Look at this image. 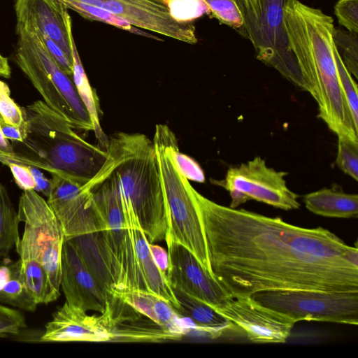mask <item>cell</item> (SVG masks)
Segmentation results:
<instances>
[{
	"instance_id": "1",
	"label": "cell",
	"mask_w": 358,
	"mask_h": 358,
	"mask_svg": "<svg viewBox=\"0 0 358 358\" xmlns=\"http://www.w3.org/2000/svg\"><path fill=\"white\" fill-rule=\"evenodd\" d=\"M192 192L213 275L231 296L275 289L358 292L357 246L320 227H297Z\"/></svg>"
},
{
	"instance_id": "2",
	"label": "cell",
	"mask_w": 358,
	"mask_h": 358,
	"mask_svg": "<svg viewBox=\"0 0 358 358\" xmlns=\"http://www.w3.org/2000/svg\"><path fill=\"white\" fill-rule=\"evenodd\" d=\"M285 29L309 92L318 106V117L338 137L358 141V126L343 91L334 55L333 18L299 0H288Z\"/></svg>"
},
{
	"instance_id": "3",
	"label": "cell",
	"mask_w": 358,
	"mask_h": 358,
	"mask_svg": "<svg viewBox=\"0 0 358 358\" xmlns=\"http://www.w3.org/2000/svg\"><path fill=\"white\" fill-rule=\"evenodd\" d=\"M27 134L12 142L22 164L56 174L82 185L105 164L108 152L85 141L59 115L38 100L22 108Z\"/></svg>"
},
{
	"instance_id": "4",
	"label": "cell",
	"mask_w": 358,
	"mask_h": 358,
	"mask_svg": "<svg viewBox=\"0 0 358 358\" xmlns=\"http://www.w3.org/2000/svg\"><path fill=\"white\" fill-rule=\"evenodd\" d=\"M108 157L99 173L114 171L120 192L151 243L165 240L169 217L154 144L141 134L109 138Z\"/></svg>"
},
{
	"instance_id": "5",
	"label": "cell",
	"mask_w": 358,
	"mask_h": 358,
	"mask_svg": "<svg viewBox=\"0 0 358 358\" xmlns=\"http://www.w3.org/2000/svg\"><path fill=\"white\" fill-rule=\"evenodd\" d=\"M153 144L158 162L168 209L169 227L166 239L188 249L213 278L199 211L193 187L180 173L172 156L176 137L166 124L155 127Z\"/></svg>"
},
{
	"instance_id": "6",
	"label": "cell",
	"mask_w": 358,
	"mask_h": 358,
	"mask_svg": "<svg viewBox=\"0 0 358 358\" xmlns=\"http://www.w3.org/2000/svg\"><path fill=\"white\" fill-rule=\"evenodd\" d=\"M19 36L15 62L43 97L45 103L74 129L93 131L91 119L73 77L66 75L30 27L16 25Z\"/></svg>"
},
{
	"instance_id": "7",
	"label": "cell",
	"mask_w": 358,
	"mask_h": 358,
	"mask_svg": "<svg viewBox=\"0 0 358 358\" xmlns=\"http://www.w3.org/2000/svg\"><path fill=\"white\" fill-rule=\"evenodd\" d=\"M82 17L152 37L141 29L189 44L198 42L192 22L173 17L166 0H52Z\"/></svg>"
},
{
	"instance_id": "8",
	"label": "cell",
	"mask_w": 358,
	"mask_h": 358,
	"mask_svg": "<svg viewBox=\"0 0 358 358\" xmlns=\"http://www.w3.org/2000/svg\"><path fill=\"white\" fill-rule=\"evenodd\" d=\"M85 187L91 191L103 224L101 234L113 269L114 290L143 291L117 175L114 171L99 173Z\"/></svg>"
},
{
	"instance_id": "9",
	"label": "cell",
	"mask_w": 358,
	"mask_h": 358,
	"mask_svg": "<svg viewBox=\"0 0 358 358\" xmlns=\"http://www.w3.org/2000/svg\"><path fill=\"white\" fill-rule=\"evenodd\" d=\"M17 214L20 222L24 223L22 237L15 245L20 258L39 262L54 290L60 295L62 250L65 241L62 226L47 200L34 189L23 191Z\"/></svg>"
},
{
	"instance_id": "10",
	"label": "cell",
	"mask_w": 358,
	"mask_h": 358,
	"mask_svg": "<svg viewBox=\"0 0 358 358\" xmlns=\"http://www.w3.org/2000/svg\"><path fill=\"white\" fill-rule=\"evenodd\" d=\"M257 303L299 321L358 324V292L275 289L250 296Z\"/></svg>"
},
{
	"instance_id": "11",
	"label": "cell",
	"mask_w": 358,
	"mask_h": 358,
	"mask_svg": "<svg viewBox=\"0 0 358 358\" xmlns=\"http://www.w3.org/2000/svg\"><path fill=\"white\" fill-rule=\"evenodd\" d=\"M287 174L267 166L265 160L257 156L229 167L224 179L210 182L229 192L232 208L255 200L285 210L298 209L299 196L287 187L284 178Z\"/></svg>"
},
{
	"instance_id": "12",
	"label": "cell",
	"mask_w": 358,
	"mask_h": 358,
	"mask_svg": "<svg viewBox=\"0 0 358 358\" xmlns=\"http://www.w3.org/2000/svg\"><path fill=\"white\" fill-rule=\"evenodd\" d=\"M288 0H264L259 24L249 38L256 57L287 80L306 91L296 61L289 50L284 10Z\"/></svg>"
},
{
	"instance_id": "13",
	"label": "cell",
	"mask_w": 358,
	"mask_h": 358,
	"mask_svg": "<svg viewBox=\"0 0 358 358\" xmlns=\"http://www.w3.org/2000/svg\"><path fill=\"white\" fill-rule=\"evenodd\" d=\"M51 176L47 202L62 226L65 240L102 231L103 224L91 191L66 178Z\"/></svg>"
},
{
	"instance_id": "14",
	"label": "cell",
	"mask_w": 358,
	"mask_h": 358,
	"mask_svg": "<svg viewBox=\"0 0 358 358\" xmlns=\"http://www.w3.org/2000/svg\"><path fill=\"white\" fill-rule=\"evenodd\" d=\"M168 248V278L171 285L205 302L217 310L231 296L201 266L196 257L182 245L165 240Z\"/></svg>"
},
{
	"instance_id": "15",
	"label": "cell",
	"mask_w": 358,
	"mask_h": 358,
	"mask_svg": "<svg viewBox=\"0 0 358 358\" xmlns=\"http://www.w3.org/2000/svg\"><path fill=\"white\" fill-rule=\"evenodd\" d=\"M241 328L255 343H283L294 322L288 317L255 302L250 296H231L217 310Z\"/></svg>"
},
{
	"instance_id": "16",
	"label": "cell",
	"mask_w": 358,
	"mask_h": 358,
	"mask_svg": "<svg viewBox=\"0 0 358 358\" xmlns=\"http://www.w3.org/2000/svg\"><path fill=\"white\" fill-rule=\"evenodd\" d=\"M60 287L67 303L85 311L103 313L112 296L100 287L68 240L62 250Z\"/></svg>"
},
{
	"instance_id": "17",
	"label": "cell",
	"mask_w": 358,
	"mask_h": 358,
	"mask_svg": "<svg viewBox=\"0 0 358 358\" xmlns=\"http://www.w3.org/2000/svg\"><path fill=\"white\" fill-rule=\"evenodd\" d=\"M113 342H160L178 340L171 332L122 299L111 296L100 313Z\"/></svg>"
},
{
	"instance_id": "18",
	"label": "cell",
	"mask_w": 358,
	"mask_h": 358,
	"mask_svg": "<svg viewBox=\"0 0 358 358\" xmlns=\"http://www.w3.org/2000/svg\"><path fill=\"white\" fill-rule=\"evenodd\" d=\"M42 342H108L110 336L101 315L66 301L52 315L40 338Z\"/></svg>"
},
{
	"instance_id": "19",
	"label": "cell",
	"mask_w": 358,
	"mask_h": 358,
	"mask_svg": "<svg viewBox=\"0 0 358 358\" xmlns=\"http://www.w3.org/2000/svg\"><path fill=\"white\" fill-rule=\"evenodd\" d=\"M17 24L33 27L54 42L73 61L69 32L71 19L62 5L52 0H16Z\"/></svg>"
},
{
	"instance_id": "20",
	"label": "cell",
	"mask_w": 358,
	"mask_h": 358,
	"mask_svg": "<svg viewBox=\"0 0 358 358\" xmlns=\"http://www.w3.org/2000/svg\"><path fill=\"white\" fill-rule=\"evenodd\" d=\"M127 227L131 234L138 268L143 292L158 295L175 309H180L168 276L164 274L155 264L152 257L149 241L141 229L137 218L130 208L123 209Z\"/></svg>"
},
{
	"instance_id": "21",
	"label": "cell",
	"mask_w": 358,
	"mask_h": 358,
	"mask_svg": "<svg viewBox=\"0 0 358 358\" xmlns=\"http://www.w3.org/2000/svg\"><path fill=\"white\" fill-rule=\"evenodd\" d=\"M116 296L159 325L173 334L178 340L188 334L194 327L185 324L171 304L157 294L131 289L113 291Z\"/></svg>"
},
{
	"instance_id": "22",
	"label": "cell",
	"mask_w": 358,
	"mask_h": 358,
	"mask_svg": "<svg viewBox=\"0 0 358 358\" xmlns=\"http://www.w3.org/2000/svg\"><path fill=\"white\" fill-rule=\"evenodd\" d=\"M68 241L100 287L111 295L116 284L101 231L79 235Z\"/></svg>"
},
{
	"instance_id": "23",
	"label": "cell",
	"mask_w": 358,
	"mask_h": 358,
	"mask_svg": "<svg viewBox=\"0 0 358 358\" xmlns=\"http://www.w3.org/2000/svg\"><path fill=\"white\" fill-rule=\"evenodd\" d=\"M171 287L180 305L178 314L189 319L196 330L211 338H216L233 327L231 322L213 307L189 295L177 286Z\"/></svg>"
},
{
	"instance_id": "24",
	"label": "cell",
	"mask_w": 358,
	"mask_h": 358,
	"mask_svg": "<svg viewBox=\"0 0 358 358\" xmlns=\"http://www.w3.org/2000/svg\"><path fill=\"white\" fill-rule=\"evenodd\" d=\"M303 202L310 212L327 217L351 218L358 215V196L334 185L306 194Z\"/></svg>"
},
{
	"instance_id": "25",
	"label": "cell",
	"mask_w": 358,
	"mask_h": 358,
	"mask_svg": "<svg viewBox=\"0 0 358 358\" xmlns=\"http://www.w3.org/2000/svg\"><path fill=\"white\" fill-rule=\"evenodd\" d=\"M70 45L73 58V80L80 98L89 113L96 140L99 148L107 151L109 138L106 135L100 124V109L99 98L91 87L82 65L76 46L73 40L72 30L69 32Z\"/></svg>"
},
{
	"instance_id": "26",
	"label": "cell",
	"mask_w": 358,
	"mask_h": 358,
	"mask_svg": "<svg viewBox=\"0 0 358 358\" xmlns=\"http://www.w3.org/2000/svg\"><path fill=\"white\" fill-rule=\"evenodd\" d=\"M20 273L27 290L38 304L57 300L59 295L54 290L43 265L33 259H20Z\"/></svg>"
},
{
	"instance_id": "27",
	"label": "cell",
	"mask_w": 358,
	"mask_h": 358,
	"mask_svg": "<svg viewBox=\"0 0 358 358\" xmlns=\"http://www.w3.org/2000/svg\"><path fill=\"white\" fill-rule=\"evenodd\" d=\"M20 222L8 192L0 183V262L10 259V252L20 240Z\"/></svg>"
},
{
	"instance_id": "28",
	"label": "cell",
	"mask_w": 358,
	"mask_h": 358,
	"mask_svg": "<svg viewBox=\"0 0 358 358\" xmlns=\"http://www.w3.org/2000/svg\"><path fill=\"white\" fill-rule=\"evenodd\" d=\"M11 278L0 291V302L10 305L25 311L33 312L36 309V303L20 273V260L10 261Z\"/></svg>"
},
{
	"instance_id": "29",
	"label": "cell",
	"mask_w": 358,
	"mask_h": 358,
	"mask_svg": "<svg viewBox=\"0 0 358 358\" xmlns=\"http://www.w3.org/2000/svg\"><path fill=\"white\" fill-rule=\"evenodd\" d=\"M358 33L343 29H336L334 42L337 49L341 50L342 60L351 75L358 78Z\"/></svg>"
},
{
	"instance_id": "30",
	"label": "cell",
	"mask_w": 358,
	"mask_h": 358,
	"mask_svg": "<svg viewBox=\"0 0 358 358\" xmlns=\"http://www.w3.org/2000/svg\"><path fill=\"white\" fill-rule=\"evenodd\" d=\"M209 13L220 23L241 29L244 24L243 15L234 0H204Z\"/></svg>"
},
{
	"instance_id": "31",
	"label": "cell",
	"mask_w": 358,
	"mask_h": 358,
	"mask_svg": "<svg viewBox=\"0 0 358 358\" xmlns=\"http://www.w3.org/2000/svg\"><path fill=\"white\" fill-rule=\"evenodd\" d=\"M337 166L355 180H358V142L348 138H338Z\"/></svg>"
},
{
	"instance_id": "32",
	"label": "cell",
	"mask_w": 358,
	"mask_h": 358,
	"mask_svg": "<svg viewBox=\"0 0 358 358\" xmlns=\"http://www.w3.org/2000/svg\"><path fill=\"white\" fill-rule=\"evenodd\" d=\"M166 3L173 17L182 22H191L209 13L204 0H166Z\"/></svg>"
},
{
	"instance_id": "33",
	"label": "cell",
	"mask_w": 358,
	"mask_h": 358,
	"mask_svg": "<svg viewBox=\"0 0 358 358\" xmlns=\"http://www.w3.org/2000/svg\"><path fill=\"white\" fill-rule=\"evenodd\" d=\"M0 114L4 122L19 127L27 134L22 108L13 101L8 85L1 80H0Z\"/></svg>"
},
{
	"instance_id": "34",
	"label": "cell",
	"mask_w": 358,
	"mask_h": 358,
	"mask_svg": "<svg viewBox=\"0 0 358 358\" xmlns=\"http://www.w3.org/2000/svg\"><path fill=\"white\" fill-rule=\"evenodd\" d=\"M334 55L341 85L355 124L358 126L357 85L345 67L338 50L334 46Z\"/></svg>"
},
{
	"instance_id": "35",
	"label": "cell",
	"mask_w": 358,
	"mask_h": 358,
	"mask_svg": "<svg viewBox=\"0 0 358 358\" xmlns=\"http://www.w3.org/2000/svg\"><path fill=\"white\" fill-rule=\"evenodd\" d=\"M244 18L241 33L249 38L258 27L262 14L264 0H234Z\"/></svg>"
},
{
	"instance_id": "36",
	"label": "cell",
	"mask_w": 358,
	"mask_h": 358,
	"mask_svg": "<svg viewBox=\"0 0 358 358\" xmlns=\"http://www.w3.org/2000/svg\"><path fill=\"white\" fill-rule=\"evenodd\" d=\"M171 152L178 169L188 180L205 182V175L199 164L190 157L180 152L178 141L173 144Z\"/></svg>"
},
{
	"instance_id": "37",
	"label": "cell",
	"mask_w": 358,
	"mask_h": 358,
	"mask_svg": "<svg viewBox=\"0 0 358 358\" xmlns=\"http://www.w3.org/2000/svg\"><path fill=\"white\" fill-rule=\"evenodd\" d=\"M26 326L25 317L20 311L0 304V337L18 334Z\"/></svg>"
},
{
	"instance_id": "38",
	"label": "cell",
	"mask_w": 358,
	"mask_h": 358,
	"mask_svg": "<svg viewBox=\"0 0 358 358\" xmlns=\"http://www.w3.org/2000/svg\"><path fill=\"white\" fill-rule=\"evenodd\" d=\"M334 10L341 26L348 31L358 33V0H339Z\"/></svg>"
},
{
	"instance_id": "39",
	"label": "cell",
	"mask_w": 358,
	"mask_h": 358,
	"mask_svg": "<svg viewBox=\"0 0 358 358\" xmlns=\"http://www.w3.org/2000/svg\"><path fill=\"white\" fill-rule=\"evenodd\" d=\"M22 25V24H20ZM33 29L40 36L48 52L57 63L61 69L69 76L73 77V61L71 60L57 44L48 37L42 35L33 27L23 25Z\"/></svg>"
},
{
	"instance_id": "40",
	"label": "cell",
	"mask_w": 358,
	"mask_h": 358,
	"mask_svg": "<svg viewBox=\"0 0 358 358\" xmlns=\"http://www.w3.org/2000/svg\"><path fill=\"white\" fill-rule=\"evenodd\" d=\"M9 167L16 184L23 190L36 189V182L30 166L11 162Z\"/></svg>"
},
{
	"instance_id": "41",
	"label": "cell",
	"mask_w": 358,
	"mask_h": 358,
	"mask_svg": "<svg viewBox=\"0 0 358 358\" xmlns=\"http://www.w3.org/2000/svg\"><path fill=\"white\" fill-rule=\"evenodd\" d=\"M0 162L8 166L11 162L22 164L12 144L5 138L0 129Z\"/></svg>"
},
{
	"instance_id": "42",
	"label": "cell",
	"mask_w": 358,
	"mask_h": 358,
	"mask_svg": "<svg viewBox=\"0 0 358 358\" xmlns=\"http://www.w3.org/2000/svg\"><path fill=\"white\" fill-rule=\"evenodd\" d=\"M149 248L155 264L164 274L167 275L169 270L168 252L163 248L151 243H149Z\"/></svg>"
},
{
	"instance_id": "43",
	"label": "cell",
	"mask_w": 358,
	"mask_h": 358,
	"mask_svg": "<svg viewBox=\"0 0 358 358\" xmlns=\"http://www.w3.org/2000/svg\"><path fill=\"white\" fill-rule=\"evenodd\" d=\"M0 129L5 138L12 142H22L26 137L27 134L24 131L4 120L0 121Z\"/></svg>"
},
{
	"instance_id": "44",
	"label": "cell",
	"mask_w": 358,
	"mask_h": 358,
	"mask_svg": "<svg viewBox=\"0 0 358 358\" xmlns=\"http://www.w3.org/2000/svg\"><path fill=\"white\" fill-rule=\"evenodd\" d=\"M32 173L36 182V191L43 192L47 198L50 193V180L47 179L37 168L31 166Z\"/></svg>"
},
{
	"instance_id": "45",
	"label": "cell",
	"mask_w": 358,
	"mask_h": 358,
	"mask_svg": "<svg viewBox=\"0 0 358 358\" xmlns=\"http://www.w3.org/2000/svg\"><path fill=\"white\" fill-rule=\"evenodd\" d=\"M10 259L5 261L0 266V291L11 278Z\"/></svg>"
},
{
	"instance_id": "46",
	"label": "cell",
	"mask_w": 358,
	"mask_h": 358,
	"mask_svg": "<svg viewBox=\"0 0 358 358\" xmlns=\"http://www.w3.org/2000/svg\"><path fill=\"white\" fill-rule=\"evenodd\" d=\"M0 76L5 78H10L11 76V69L8 59L0 54Z\"/></svg>"
},
{
	"instance_id": "47",
	"label": "cell",
	"mask_w": 358,
	"mask_h": 358,
	"mask_svg": "<svg viewBox=\"0 0 358 358\" xmlns=\"http://www.w3.org/2000/svg\"><path fill=\"white\" fill-rule=\"evenodd\" d=\"M1 120H3V117H1V114H0V121Z\"/></svg>"
}]
</instances>
